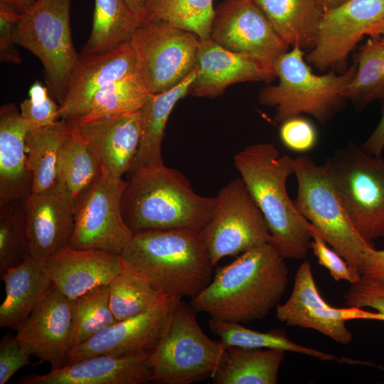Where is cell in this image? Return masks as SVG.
I'll use <instances>...</instances> for the list:
<instances>
[{
    "instance_id": "cell-39",
    "label": "cell",
    "mask_w": 384,
    "mask_h": 384,
    "mask_svg": "<svg viewBox=\"0 0 384 384\" xmlns=\"http://www.w3.org/2000/svg\"><path fill=\"white\" fill-rule=\"evenodd\" d=\"M59 107L48 88L36 81L30 87L28 97L21 102L20 113L36 129L54 124L59 119Z\"/></svg>"
},
{
    "instance_id": "cell-6",
    "label": "cell",
    "mask_w": 384,
    "mask_h": 384,
    "mask_svg": "<svg viewBox=\"0 0 384 384\" xmlns=\"http://www.w3.org/2000/svg\"><path fill=\"white\" fill-rule=\"evenodd\" d=\"M298 212L353 267L361 269L366 253L373 247L355 228L325 164L311 156L294 158Z\"/></svg>"
},
{
    "instance_id": "cell-3",
    "label": "cell",
    "mask_w": 384,
    "mask_h": 384,
    "mask_svg": "<svg viewBox=\"0 0 384 384\" xmlns=\"http://www.w3.org/2000/svg\"><path fill=\"white\" fill-rule=\"evenodd\" d=\"M119 255L124 270L165 296L193 299L212 280L213 266L201 232L136 233Z\"/></svg>"
},
{
    "instance_id": "cell-33",
    "label": "cell",
    "mask_w": 384,
    "mask_h": 384,
    "mask_svg": "<svg viewBox=\"0 0 384 384\" xmlns=\"http://www.w3.org/2000/svg\"><path fill=\"white\" fill-rule=\"evenodd\" d=\"M102 174L98 161L73 124L61 149L56 183L77 203L80 196Z\"/></svg>"
},
{
    "instance_id": "cell-49",
    "label": "cell",
    "mask_w": 384,
    "mask_h": 384,
    "mask_svg": "<svg viewBox=\"0 0 384 384\" xmlns=\"http://www.w3.org/2000/svg\"><path fill=\"white\" fill-rule=\"evenodd\" d=\"M347 1L348 0H314L324 13L339 6Z\"/></svg>"
},
{
    "instance_id": "cell-40",
    "label": "cell",
    "mask_w": 384,
    "mask_h": 384,
    "mask_svg": "<svg viewBox=\"0 0 384 384\" xmlns=\"http://www.w3.org/2000/svg\"><path fill=\"white\" fill-rule=\"evenodd\" d=\"M309 232L311 237L310 249L319 264L329 270L335 281L344 280L353 284L361 279L359 270L351 267L336 250H331L311 224Z\"/></svg>"
},
{
    "instance_id": "cell-38",
    "label": "cell",
    "mask_w": 384,
    "mask_h": 384,
    "mask_svg": "<svg viewBox=\"0 0 384 384\" xmlns=\"http://www.w3.org/2000/svg\"><path fill=\"white\" fill-rule=\"evenodd\" d=\"M117 321L110 305L109 284L99 287L75 299L73 348Z\"/></svg>"
},
{
    "instance_id": "cell-24",
    "label": "cell",
    "mask_w": 384,
    "mask_h": 384,
    "mask_svg": "<svg viewBox=\"0 0 384 384\" xmlns=\"http://www.w3.org/2000/svg\"><path fill=\"white\" fill-rule=\"evenodd\" d=\"M31 124L14 103L0 109V206L32 193L26 140Z\"/></svg>"
},
{
    "instance_id": "cell-45",
    "label": "cell",
    "mask_w": 384,
    "mask_h": 384,
    "mask_svg": "<svg viewBox=\"0 0 384 384\" xmlns=\"http://www.w3.org/2000/svg\"><path fill=\"white\" fill-rule=\"evenodd\" d=\"M361 278L384 282V250L373 247L366 253L361 269Z\"/></svg>"
},
{
    "instance_id": "cell-17",
    "label": "cell",
    "mask_w": 384,
    "mask_h": 384,
    "mask_svg": "<svg viewBox=\"0 0 384 384\" xmlns=\"http://www.w3.org/2000/svg\"><path fill=\"white\" fill-rule=\"evenodd\" d=\"M74 326V300L53 287L36 307L16 337L21 346L51 370L67 365Z\"/></svg>"
},
{
    "instance_id": "cell-1",
    "label": "cell",
    "mask_w": 384,
    "mask_h": 384,
    "mask_svg": "<svg viewBox=\"0 0 384 384\" xmlns=\"http://www.w3.org/2000/svg\"><path fill=\"white\" fill-rule=\"evenodd\" d=\"M285 259L271 243L249 250L219 269L190 306L210 319L238 323L263 319L288 284Z\"/></svg>"
},
{
    "instance_id": "cell-21",
    "label": "cell",
    "mask_w": 384,
    "mask_h": 384,
    "mask_svg": "<svg viewBox=\"0 0 384 384\" xmlns=\"http://www.w3.org/2000/svg\"><path fill=\"white\" fill-rule=\"evenodd\" d=\"M70 122L98 161L102 174L122 178L128 173L140 143L139 110L88 122Z\"/></svg>"
},
{
    "instance_id": "cell-15",
    "label": "cell",
    "mask_w": 384,
    "mask_h": 384,
    "mask_svg": "<svg viewBox=\"0 0 384 384\" xmlns=\"http://www.w3.org/2000/svg\"><path fill=\"white\" fill-rule=\"evenodd\" d=\"M210 38L230 51L274 64L288 51L253 0H225L215 9Z\"/></svg>"
},
{
    "instance_id": "cell-37",
    "label": "cell",
    "mask_w": 384,
    "mask_h": 384,
    "mask_svg": "<svg viewBox=\"0 0 384 384\" xmlns=\"http://www.w3.org/2000/svg\"><path fill=\"white\" fill-rule=\"evenodd\" d=\"M164 296L146 280L124 269L109 284L110 305L117 321L142 313Z\"/></svg>"
},
{
    "instance_id": "cell-34",
    "label": "cell",
    "mask_w": 384,
    "mask_h": 384,
    "mask_svg": "<svg viewBox=\"0 0 384 384\" xmlns=\"http://www.w3.org/2000/svg\"><path fill=\"white\" fill-rule=\"evenodd\" d=\"M356 72L343 89L342 97L358 107L384 98V43L380 37L369 38L356 54Z\"/></svg>"
},
{
    "instance_id": "cell-8",
    "label": "cell",
    "mask_w": 384,
    "mask_h": 384,
    "mask_svg": "<svg viewBox=\"0 0 384 384\" xmlns=\"http://www.w3.org/2000/svg\"><path fill=\"white\" fill-rule=\"evenodd\" d=\"M347 213L368 242L384 240V159L350 142L325 162Z\"/></svg>"
},
{
    "instance_id": "cell-12",
    "label": "cell",
    "mask_w": 384,
    "mask_h": 384,
    "mask_svg": "<svg viewBox=\"0 0 384 384\" xmlns=\"http://www.w3.org/2000/svg\"><path fill=\"white\" fill-rule=\"evenodd\" d=\"M127 180L102 174L80 196L68 246L120 255L134 235L122 213Z\"/></svg>"
},
{
    "instance_id": "cell-44",
    "label": "cell",
    "mask_w": 384,
    "mask_h": 384,
    "mask_svg": "<svg viewBox=\"0 0 384 384\" xmlns=\"http://www.w3.org/2000/svg\"><path fill=\"white\" fill-rule=\"evenodd\" d=\"M343 297L347 306L370 307L384 315V282L361 278L351 284Z\"/></svg>"
},
{
    "instance_id": "cell-19",
    "label": "cell",
    "mask_w": 384,
    "mask_h": 384,
    "mask_svg": "<svg viewBox=\"0 0 384 384\" xmlns=\"http://www.w3.org/2000/svg\"><path fill=\"white\" fill-rule=\"evenodd\" d=\"M136 56L129 41L102 53L80 54L59 107V119H73L86 115L97 91L136 73Z\"/></svg>"
},
{
    "instance_id": "cell-4",
    "label": "cell",
    "mask_w": 384,
    "mask_h": 384,
    "mask_svg": "<svg viewBox=\"0 0 384 384\" xmlns=\"http://www.w3.org/2000/svg\"><path fill=\"white\" fill-rule=\"evenodd\" d=\"M215 197L195 192L188 178L164 164L141 168L129 175L122 213L133 233L146 230L201 232L210 221Z\"/></svg>"
},
{
    "instance_id": "cell-43",
    "label": "cell",
    "mask_w": 384,
    "mask_h": 384,
    "mask_svg": "<svg viewBox=\"0 0 384 384\" xmlns=\"http://www.w3.org/2000/svg\"><path fill=\"white\" fill-rule=\"evenodd\" d=\"M31 356L16 336L6 333L0 342V384H6L20 369L32 365Z\"/></svg>"
},
{
    "instance_id": "cell-27",
    "label": "cell",
    "mask_w": 384,
    "mask_h": 384,
    "mask_svg": "<svg viewBox=\"0 0 384 384\" xmlns=\"http://www.w3.org/2000/svg\"><path fill=\"white\" fill-rule=\"evenodd\" d=\"M289 46L311 50L324 12L314 0H253Z\"/></svg>"
},
{
    "instance_id": "cell-9",
    "label": "cell",
    "mask_w": 384,
    "mask_h": 384,
    "mask_svg": "<svg viewBox=\"0 0 384 384\" xmlns=\"http://www.w3.org/2000/svg\"><path fill=\"white\" fill-rule=\"evenodd\" d=\"M72 0H36L17 24L16 43L41 61L51 93L63 103L79 55L73 46L70 10Z\"/></svg>"
},
{
    "instance_id": "cell-5",
    "label": "cell",
    "mask_w": 384,
    "mask_h": 384,
    "mask_svg": "<svg viewBox=\"0 0 384 384\" xmlns=\"http://www.w3.org/2000/svg\"><path fill=\"white\" fill-rule=\"evenodd\" d=\"M274 68L279 83L263 87L258 100L261 105L275 108L274 118L279 123L302 114L326 123L343 106L346 100L341 92L356 72L354 63L341 74L331 70L316 75L298 47L281 55Z\"/></svg>"
},
{
    "instance_id": "cell-10",
    "label": "cell",
    "mask_w": 384,
    "mask_h": 384,
    "mask_svg": "<svg viewBox=\"0 0 384 384\" xmlns=\"http://www.w3.org/2000/svg\"><path fill=\"white\" fill-rule=\"evenodd\" d=\"M215 197L212 217L201 232L213 267L224 257L270 243L266 220L240 177L223 186Z\"/></svg>"
},
{
    "instance_id": "cell-20",
    "label": "cell",
    "mask_w": 384,
    "mask_h": 384,
    "mask_svg": "<svg viewBox=\"0 0 384 384\" xmlns=\"http://www.w3.org/2000/svg\"><path fill=\"white\" fill-rule=\"evenodd\" d=\"M29 254L45 260L68 245L75 224V201L58 183L26 199Z\"/></svg>"
},
{
    "instance_id": "cell-25",
    "label": "cell",
    "mask_w": 384,
    "mask_h": 384,
    "mask_svg": "<svg viewBox=\"0 0 384 384\" xmlns=\"http://www.w3.org/2000/svg\"><path fill=\"white\" fill-rule=\"evenodd\" d=\"M1 279L5 297L0 306V326L17 331L54 285L44 260L30 254L22 263L9 269Z\"/></svg>"
},
{
    "instance_id": "cell-41",
    "label": "cell",
    "mask_w": 384,
    "mask_h": 384,
    "mask_svg": "<svg viewBox=\"0 0 384 384\" xmlns=\"http://www.w3.org/2000/svg\"><path fill=\"white\" fill-rule=\"evenodd\" d=\"M279 133L283 145L297 153L310 151L318 142L315 126L310 120L301 115L282 122Z\"/></svg>"
},
{
    "instance_id": "cell-14",
    "label": "cell",
    "mask_w": 384,
    "mask_h": 384,
    "mask_svg": "<svg viewBox=\"0 0 384 384\" xmlns=\"http://www.w3.org/2000/svg\"><path fill=\"white\" fill-rule=\"evenodd\" d=\"M276 316L287 326L313 329L344 345L353 338L352 333L346 326L348 321H384V315L378 311L329 305L319 292L308 261L303 262L298 267L291 295L283 304H277Z\"/></svg>"
},
{
    "instance_id": "cell-16",
    "label": "cell",
    "mask_w": 384,
    "mask_h": 384,
    "mask_svg": "<svg viewBox=\"0 0 384 384\" xmlns=\"http://www.w3.org/2000/svg\"><path fill=\"white\" fill-rule=\"evenodd\" d=\"M179 299L164 296L142 313L117 321L72 348L67 365L99 355L121 357L152 352L157 346Z\"/></svg>"
},
{
    "instance_id": "cell-50",
    "label": "cell",
    "mask_w": 384,
    "mask_h": 384,
    "mask_svg": "<svg viewBox=\"0 0 384 384\" xmlns=\"http://www.w3.org/2000/svg\"><path fill=\"white\" fill-rule=\"evenodd\" d=\"M377 37H380L383 43H384V24L382 25L377 31Z\"/></svg>"
},
{
    "instance_id": "cell-46",
    "label": "cell",
    "mask_w": 384,
    "mask_h": 384,
    "mask_svg": "<svg viewBox=\"0 0 384 384\" xmlns=\"http://www.w3.org/2000/svg\"><path fill=\"white\" fill-rule=\"evenodd\" d=\"M383 100H384V98ZM361 147L370 155L382 156L384 149V104L378 125Z\"/></svg>"
},
{
    "instance_id": "cell-28",
    "label": "cell",
    "mask_w": 384,
    "mask_h": 384,
    "mask_svg": "<svg viewBox=\"0 0 384 384\" xmlns=\"http://www.w3.org/2000/svg\"><path fill=\"white\" fill-rule=\"evenodd\" d=\"M285 351L274 348H226L213 375V384H275Z\"/></svg>"
},
{
    "instance_id": "cell-18",
    "label": "cell",
    "mask_w": 384,
    "mask_h": 384,
    "mask_svg": "<svg viewBox=\"0 0 384 384\" xmlns=\"http://www.w3.org/2000/svg\"><path fill=\"white\" fill-rule=\"evenodd\" d=\"M196 71L188 95L208 98L222 95L233 84L260 81L270 83L277 78L274 64L230 51L210 38L200 40Z\"/></svg>"
},
{
    "instance_id": "cell-7",
    "label": "cell",
    "mask_w": 384,
    "mask_h": 384,
    "mask_svg": "<svg viewBox=\"0 0 384 384\" xmlns=\"http://www.w3.org/2000/svg\"><path fill=\"white\" fill-rule=\"evenodd\" d=\"M190 304L180 299L149 363L152 382L190 384L212 378L226 348L210 338L197 321Z\"/></svg>"
},
{
    "instance_id": "cell-47",
    "label": "cell",
    "mask_w": 384,
    "mask_h": 384,
    "mask_svg": "<svg viewBox=\"0 0 384 384\" xmlns=\"http://www.w3.org/2000/svg\"><path fill=\"white\" fill-rule=\"evenodd\" d=\"M132 13L139 20L143 16L145 3L146 0H124Z\"/></svg>"
},
{
    "instance_id": "cell-31",
    "label": "cell",
    "mask_w": 384,
    "mask_h": 384,
    "mask_svg": "<svg viewBox=\"0 0 384 384\" xmlns=\"http://www.w3.org/2000/svg\"><path fill=\"white\" fill-rule=\"evenodd\" d=\"M140 24L124 0H95L91 33L80 54L102 53L129 42Z\"/></svg>"
},
{
    "instance_id": "cell-22",
    "label": "cell",
    "mask_w": 384,
    "mask_h": 384,
    "mask_svg": "<svg viewBox=\"0 0 384 384\" xmlns=\"http://www.w3.org/2000/svg\"><path fill=\"white\" fill-rule=\"evenodd\" d=\"M151 353L121 357L91 356L46 374L22 376L18 384L146 383L152 382Z\"/></svg>"
},
{
    "instance_id": "cell-30",
    "label": "cell",
    "mask_w": 384,
    "mask_h": 384,
    "mask_svg": "<svg viewBox=\"0 0 384 384\" xmlns=\"http://www.w3.org/2000/svg\"><path fill=\"white\" fill-rule=\"evenodd\" d=\"M73 127L72 122L60 119L54 124L28 132L26 146L32 193L43 192L56 183L61 149Z\"/></svg>"
},
{
    "instance_id": "cell-2",
    "label": "cell",
    "mask_w": 384,
    "mask_h": 384,
    "mask_svg": "<svg viewBox=\"0 0 384 384\" xmlns=\"http://www.w3.org/2000/svg\"><path fill=\"white\" fill-rule=\"evenodd\" d=\"M233 161L266 220L270 243L285 260L304 259L310 249L311 223L298 212L287 191L294 159L280 155L274 144L262 142L237 152Z\"/></svg>"
},
{
    "instance_id": "cell-26",
    "label": "cell",
    "mask_w": 384,
    "mask_h": 384,
    "mask_svg": "<svg viewBox=\"0 0 384 384\" xmlns=\"http://www.w3.org/2000/svg\"><path fill=\"white\" fill-rule=\"evenodd\" d=\"M196 75L195 70L173 88L154 94L139 110L141 139L134 163L127 174L144 167L164 164L162 142L169 116L176 103L186 95Z\"/></svg>"
},
{
    "instance_id": "cell-11",
    "label": "cell",
    "mask_w": 384,
    "mask_h": 384,
    "mask_svg": "<svg viewBox=\"0 0 384 384\" xmlns=\"http://www.w3.org/2000/svg\"><path fill=\"white\" fill-rule=\"evenodd\" d=\"M129 43L136 73L153 94L173 88L196 68L200 39L190 31L164 23H141Z\"/></svg>"
},
{
    "instance_id": "cell-23",
    "label": "cell",
    "mask_w": 384,
    "mask_h": 384,
    "mask_svg": "<svg viewBox=\"0 0 384 384\" xmlns=\"http://www.w3.org/2000/svg\"><path fill=\"white\" fill-rule=\"evenodd\" d=\"M44 262L54 287L72 300L110 284L124 269L119 255L68 245Z\"/></svg>"
},
{
    "instance_id": "cell-32",
    "label": "cell",
    "mask_w": 384,
    "mask_h": 384,
    "mask_svg": "<svg viewBox=\"0 0 384 384\" xmlns=\"http://www.w3.org/2000/svg\"><path fill=\"white\" fill-rule=\"evenodd\" d=\"M215 14L213 0H146L141 23H164L210 38Z\"/></svg>"
},
{
    "instance_id": "cell-29",
    "label": "cell",
    "mask_w": 384,
    "mask_h": 384,
    "mask_svg": "<svg viewBox=\"0 0 384 384\" xmlns=\"http://www.w3.org/2000/svg\"><path fill=\"white\" fill-rule=\"evenodd\" d=\"M208 326L210 331L219 337V341L225 348L237 346L247 348H274L298 353L324 361L349 365L367 364V361L338 356L299 345L292 341L287 334L280 329L261 332L248 329L238 322L214 319H210Z\"/></svg>"
},
{
    "instance_id": "cell-42",
    "label": "cell",
    "mask_w": 384,
    "mask_h": 384,
    "mask_svg": "<svg viewBox=\"0 0 384 384\" xmlns=\"http://www.w3.org/2000/svg\"><path fill=\"white\" fill-rule=\"evenodd\" d=\"M22 14L16 9L0 3V60L1 63L19 65L20 53L16 48L15 31Z\"/></svg>"
},
{
    "instance_id": "cell-36",
    "label": "cell",
    "mask_w": 384,
    "mask_h": 384,
    "mask_svg": "<svg viewBox=\"0 0 384 384\" xmlns=\"http://www.w3.org/2000/svg\"><path fill=\"white\" fill-rule=\"evenodd\" d=\"M26 199L0 206V278L29 255Z\"/></svg>"
},
{
    "instance_id": "cell-48",
    "label": "cell",
    "mask_w": 384,
    "mask_h": 384,
    "mask_svg": "<svg viewBox=\"0 0 384 384\" xmlns=\"http://www.w3.org/2000/svg\"><path fill=\"white\" fill-rule=\"evenodd\" d=\"M36 0H0L4 3L16 9L20 13L26 12L36 2Z\"/></svg>"
},
{
    "instance_id": "cell-13",
    "label": "cell",
    "mask_w": 384,
    "mask_h": 384,
    "mask_svg": "<svg viewBox=\"0 0 384 384\" xmlns=\"http://www.w3.org/2000/svg\"><path fill=\"white\" fill-rule=\"evenodd\" d=\"M384 24V0H348L323 14L314 47L306 55L319 70L345 69L351 52L366 35L377 37Z\"/></svg>"
},
{
    "instance_id": "cell-35",
    "label": "cell",
    "mask_w": 384,
    "mask_h": 384,
    "mask_svg": "<svg viewBox=\"0 0 384 384\" xmlns=\"http://www.w3.org/2000/svg\"><path fill=\"white\" fill-rule=\"evenodd\" d=\"M154 94L151 92L137 73L105 86L92 99L89 112L70 121L88 122L139 111Z\"/></svg>"
}]
</instances>
